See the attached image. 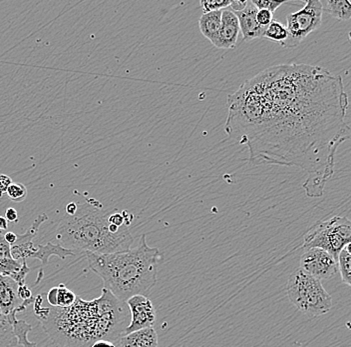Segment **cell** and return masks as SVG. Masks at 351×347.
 <instances>
[{
  "instance_id": "6da1fadb",
  "label": "cell",
  "mask_w": 351,
  "mask_h": 347,
  "mask_svg": "<svg viewBox=\"0 0 351 347\" xmlns=\"http://www.w3.org/2000/svg\"><path fill=\"white\" fill-rule=\"evenodd\" d=\"M348 107L339 76L315 65H274L229 96L225 131L247 147L252 166L306 171V195L319 197L337 148L350 139Z\"/></svg>"
},
{
  "instance_id": "7a4b0ae2",
  "label": "cell",
  "mask_w": 351,
  "mask_h": 347,
  "mask_svg": "<svg viewBox=\"0 0 351 347\" xmlns=\"http://www.w3.org/2000/svg\"><path fill=\"white\" fill-rule=\"evenodd\" d=\"M43 296L34 298V313L44 331L60 347H90L99 340L115 342L128 326L130 311L107 289L94 300L77 295L66 309L44 307Z\"/></svg>"
},
{
  "instance_id": "3957f363",
  "label": "cell",
  "mask_w": 351,
  "mask_h": 347,
  "mask_svg": "<svg viewBox=\"0 0 351 347\" xmlns=\"http://www.w3.org/2000/svg\"><path fill=\"white\" fill-rule=\"evenodd\" d=\"M90 269L103 280L104 287L121 302L135 295L148 296L157 282L161 252L149 247L142 234L138 245L127 251L83 254Z\"/></svg>"
},
{
  "instance_id": "277c9868",
  "label": "cell",
  "mask_w": 351,
  "mask_h": 347,
  "mask_svg": "<svg viewBox=\"0 0 351 347\" xmlns=\"http://www.w3.org/2000/svg\"><path fill=\"white\" fill-rule=\"evenodd\" d=\"M109 210L96 199L77 203L75 214L61 219L56 230L58 245L72 250L76 256L86 252L109 254L127 251L134 243L129 227L112 232L108 223Z\"/></svg>"
},
{
  "instance_id": "5b68a950",
  "label": "cell",
  "mask_w": 351,
  "mask_h": 347,
  "mask_svg": "<svg viewBox=\"0 0 351 347\" xmlns=\"http://www.w3.org/2000/svg\"><path fill=\"white\" fill-rule=\"evenodd\" d=\"M287 293L293 305L309 316L324 315L332 309V298L322 281L298 269L289 276Z\"/></svg>"
},
{
  "instance_id": "8992f818",
  "label": "cell",
  "mask_w": 351,
  "mask_h": 347,
  "mask_svg": "<svg viewBox=\"0 0 351 347\" xmlns=\"http://www.w3.org/2000/svg\"><path fill=\"white\" fill-rule=\"evenodd\" d=\"M350 243V219L337 215L315 223L304 236L302 247L319 248L337 259L340 250Z\"/></svg>"
},
{
  "instance_id": "52a82bcc",
  "label": "cell",
  "mask_w": 351,
  "mask_h": 347,
  "mask_svg": "<svg viewBox=\"0 0 351 347\" xmlns=\"http://www.w3.org/2000/svg\"><path fill=\"white\" fill-rule=\"evenodd\" d=\"M322 5L319 0H306V5L298 12L287 16V27L289 37L282 47L293 48L322 26Z\"/></svg>"
},
{
  "instance_id": "ba28073f",
  "label": "cell",
  "mask_w": 351,
  "mask_h": 347,
  "mask_svg": "<svg viewBox=\"0 0 351 347\" xmlns=\"http://www.w3.org/2000/svg\"><path fill=\"white\" fill-rule=\"evenodd\" d=\"M300 269L317 280H331L339 273L337 259L319 248L306 249L300 258Z\"/></svg>"
},
{
  "instance_id": "9c48e42d",
  "label": "cell",
  "mask_w": 351,
  "mask_h": 347,
  "mask_svg": "<svg viewBox=\"0 0 351 347\" xmlns=\"http://www.w3.org/2000/svg\"><path fill=\"white\" fill-rule=\"evenodd\" d=\"M130 311V322L125 329L124 335L153 327L156 322V309L148 296H132L126 302Z\"/></svg>"
},
{
  "instance_id": "30bf717a",
  "label": "cell",
  "mask_w": 351,
  "mask_h": 347,
  "mask_svg": "<svg viewBox=\"0 0 351 347\" xmlns=\"http://www.w3.org/2000/svg\"><path fill=\"white\" fill-rule=\"evenodd\" d=\"M19 283L10 276H0V313L8 316L13 311L17 313L25 311L34 302V298L22 302L19 296Z\"/></svg>"
},
{
  "instance_id": "8fae6325",
  "label": "cell",
  "mask_w": 351,
  "mask_h": 347,
  "mask_svg": "<svg viewBox=\"0 0 351 347\" xmlns=\"http://www.w3.org/2000/svg\"><path fill=\"white\" fill-rule=\"evenodd\" d=\"M239 34H240V25H239L236 14L228 8L223 10L221 27H219L218 36L213 45L217 48L232 49L238 43Z\"/></svg>"
},
{
  "instance_id": "7c38bea8",
  "label": "cell",
  "mask_w": 351,
  "mask_h": 347,
  "mask_svg": "<svg viewBox=\"0 0 351 347\" xmlns=\"http://www.w3.org/2000/svg\"><path fill=\"white\" fill-rule=\"evenodd\" d=\"M46 221H48L47 215L44 214V213L39 215L24 234L17 236L16 243L10 247L11 256L14 260L22 262V261L28 258L30 251L34 247L33 239L37 236L39 228Z\"/></svg>"
},
{
  "instance_id": "4fadbf2b",
  "label": "cell",
  "mask_w": 351,
  "mask_h": 347,
  "mask_svg": "<svg viewBox=\"0 0 351 347\" xmlns=\"http://www.w3.org/2000/svg\"><path fill=\"white\" fill-rule=\"evenodd\" d=\"M234 13L238 19L240 32L243 34V41H251L252 39L263 37L267 28L258 25L256 21L258 8L252 3V1H247V6L241 12Z\"/></svg>"
},
{
  "instance_id": "5bb4252c",
  "label": "cell",
  "mask_w": 351,
  "mask_h": 347,
  "mask_svg": "<svg viewBox=\"0 0 351 347\" xmlns=\"http://www.w3.org/2000/svg\"><path fill=\"white\" fill-rule=\"evenodd\" d=\"M115 344L119 347H158V335L153 327L121 336Z\"/></svg>"
},
{
  "instance_id": "9a60e30c",
  "label": "cell",
  "mask_w": 351,
  "mask_h": 347,
  "mask_svg": "<svg viewBox=\"0 0 351 347\" xmlns=\"http://www.w3.org/2000/svg\"><path fill=\"white\" fill-rule=\"evenodd\" d=\"M53 256L65 259L67 256H76V254L72 250L61 247L58 243H48L46 245H34L28 258L38 259L43 265H47L49 258Z\"/></svg>"
},
{
  "instance_id": "2e32d148",
  "label": "cell",
  "mask_w": 351,
  "mask_h": 347,
  "mask_svg": "<svg viewBox=\"0 0 351 347\" xmlns=\"http://www.w3.org/2000/svg\"><path fill=\"white\" fill-rule=\"evenodd\" d=\"M221 12L223 10L204 13L199 19V32L212 43V45L216 41L221 27Z\"/></svg>"
},
{
  "instance_id": "e0dca14e",
  "label": "cell",
  "mask_w": 351,
  "mask_h": 347,
  "mask_svg": "<svg viewBox=\"0 0 351 347\" xmlns=\"http://www.w3.org/2000/svg\"><path fill=\"white\" fill-rule=\"evenodd\" d=\"M76 298V294L63 284L52 287L46 296V300L51 307H60V309L71 306L75 302Z\"/></svg>"
},
{
  "instance_id": "ac0fdd59",
  "label": "cell",
  "mask_w": 351,
  "mask_h": 347,
  "mask_svg": "<svg viewBox=\"0 0 351 347\" xmlns=\"http://www.w3.org/2000/svg\"><path fill=\"white\" fill-rule=\"evenodd\" d=\"M16 311H13L12 313L8 316H5L10 320L11 326H12L13 333L17 340V346L22 347H37L35 342H30L28 339V333L32 331V326L28 324L25 320H19L17 318Z\"/></svg>"
},
{
  "instance_id": "d6986e66",
  "label": "cell",
  "mask_w": 351,
  "mask_h": 347,
  "mask_svg": "<svg viewBox=\"0 0 351 347\" xmlns=\"http://www.w3.org/2000/svg\"><path fill=\"white\" fill-rule=\"evenodd\" d=\"M322 12L328 13L339 21H346L351 19V3L348 0H326L320 1Z\"/></svg>"
},
{
  "instance_id": "ffe728a7",
  "label": "cell",
  "mask_w": 351,
  "mask_h": 347,
  "mask_svg": "<svg viewBox=\"0 0 351 347\" xmlns=\"http://www.w3.org/2000/svg\"><path fill=\"white\" fill-rule=\"evenodd\" d=\"M350 245H346L340 250L339 256H337V265H339V272L341 276L342 282L350 287V273H351V254Z\"/></svg>"
},
{
  "instance_id": "44dd1931",
  "label": "cell",
  "mask_w": 351,
  "mask_h": 347,
  "mask_svg": "<svg viewBox=\"0 0 351 347\" xmlns=\"http://www.w3.org/2000/svg\"><path fill=\"white\" fill-rule=\"evenodd\" d=\"M263 37L273 43H278V45H282L289 37V32H287V27L278 21H273L271 24L267 26L265 30Z\"/></svg>"
},
{
  "instance_id": "7402d4cb",
  "label": "cell",
  "mask_w": 351,
  "mask_h": 347,
  "mask_svg": "<svg viewBox=\"0 0 351 347\" xmlns=\"http://www.w3.org/2000/svg\"><path fill=\"white\" fill-rule=\"evenodd\" d=\"M17 340L12 326L5 316L0 317V347H16Z\"/></svg>"
},
{
  "instance_id": "603a6c76",
  "label": "cell",
  "mask_w": 351,
  "mask_h": 347,
  "mask_svg": "<svg viewBox=\"0 0 351 347\" xmlns=\"http://www.w3.org/2000/svg\"><path fill=\"white\" fill-rule=\"evenodd\" d=\"M6 194L8 195L11 201L21 202L27 197V188L23 184L19 183V182H12L10 188H8Z\"/></svg>"
},
{
  "instance_id": "cb8c5ba5",
  "label": "cell",
  "mask_w": 351,
  "mask_h": 347,
  "mask_svg": "<svg viewBox=\"0 0 351 347\" xmlns=\"http://www.w3.org/2000/svg\"><path fill=\"white\" fill-rule=\"evenodd\" d=\"M230 5V0H203L201 1L204 13L225 10L229 8Z\"/></svg>"
},
{
  "instance_id": "d4e9b609",
  "label": "cell",
  "mask_w": 351,
  "mask_h": 347,
  "mask_svg": "<svg viewBox=\"0 0 351 347\" xmlns=\"http://www.w3.org/2000/svg\"><path fill=\"white\" fill-rule=\"evenodd\" d=\"M22 262L21 261L12 260L1 261L0 260V276H12L21 269Z\"/></svg>"
},
{
  "instance_id": "484cf974",
  "label": "cell",
  "mask_w": 351,
  "mask_h": 347,
  "mask_svg": "<svg viewBox=\"0 0 351 347\" xmlns=\"http://www.w3.org/2000/svg\"><path fill=\"white\" fill-rule=\"evenodd\" d=\"M252 3L258 8V10H269L274 13L280 6L285 3V1H274V0H252Z\"/></svg>"
},
{
  "instance_id": "4316f807",
  "label": "cell",
  "mask_w": 351,
  "mask_h": 347,
  "mask_svg": "<svg viewBox=\"0 0 351 347\" xmlns=\"http://www.w3.org/2000/svg\"><path fill=\"white\" fill-rule=\"evenodd\" d=\"M274 21V13L269 12V10H261L256 13V21L258 25L263 28H267Z\"/></svg>"
},
{
  "instance_id": "83f0119b",
  "label": "cell",
  "mask_w": 351,
  "mask_h": 347,
  "mask_svg": "<svg viewBox=\"0 0 351 347\" xmlns=\"http://www.w3.org/2000/svg\"><path fill=\"white\" fill-rule=\"evenodd\" d=\"M10 245L6 243L4 238V234H0V260L1 261H10L12 260L11 256Z\"/></svg>"
},
{
  "instance_id": "f1b7e54d",
  "label": "cell",
  "mask_w": 351,
  "mask_h": 347,
  "mask_svg": "<svg viewBox=\"0 0 351 347\" xmlns=\"http://www.w3.org/2000/svg\"><path fill=\"white\" fill-rule=\"evenodd\" d=\"M29 271L30 269L27 265V262H26V260H23L22 261L21 269L14 276H11V278L16 281L19 287H21V285L25 284V278L28 273H29Z\"/></svg>"
},
{
  "instance_id": "f546056e",
  "label": "cell",
  "mask_w": 351,
  "mask_h": 347,
  "mask_svg": "<svg viewBox=\"0 0 351 347\" xmlns=\"http://www.w3.org/2000/svg\"><path fill=\"white\" fill-rule=\"evenodd\" d=\"M12 182V179H11L8 175H0V197L6 194L8 188H10V186Z\"/></svg>"
},
{
  "instance_id": "4dcf8cb0",
  "label": "cell",
  "mask_w": 351,
  "mask_h": 347,
  "mask_svg": "<svg viewBox=\"0 0 351 347\" xmlns=\"http://www.w3.org/2000/svg\"><path fill=\"white\" fill-rule=\"evenodd\" d=\"M19 296L22 302H25V300H29L34 298V296H32V289H30L26 284L21 285V287H19Z\"/></svg>"
},
{
  "instance_id": "1f68e13d",
  "label": "cell",
  "mask_w": 351,
  "mask_h": 347,
  "mask_svg": "<svg viewBox=\"0 0 351 347\" xmlns=\"http://www.w3.org/2000/svg\"><path fill=\"white\" fill-rule=\"evenodd\" d=\"M247 0H234V1H230V8H232V10H230L232 12H241V10H243V8L247 6Z\"/></svg>"
},
{
  "instance_id": "d6a6232c",
  "label": "cell",
  "mask_w": 351,
  "mask_h": 347,
  "mask_svg": "<svg viewBox=\"0 0 351 347\" xmlns=\"http://www.w3.org/2000/svg\"><path fill=\"white\" fill-rule=\"evenodd\" d=\"M4 219L10 223H17L19 221V213L14 208H8L6 210L5 214H4Z\"/></svg>"
},
{
  "instance_id": "836d02e7",
  "label": "cell",
  "mask_w": 351,
  "mask_h": 347,
  "mask_svg": "<svg viewBox=\"0 0 351 347\" xmlns=\"http://www.w3.org/2000/svg\"><path fill=\"white\" fill-rule=\"evenodd\" d=\"M90 347H119L115 342H109V340H99V342H95L93 346Z\"/></svg>"
},
{
  "instance_id": "e575fe53",
  "label": "cell",
  "mask_w": 351,
  "mask_h": 347,
  "mask_svg": "<svg viewBox=\"0 0 351 347\" xmlns=\"http://www.w3.org/2000/svg\"><path fill=\"white\" fill-rule=\"evenodd\" d=\"M4 238H5L6 243H8L10 247H12V245L16 243L17 236L14 232H6V234H4Z\"/></svg>"
},
{
  "instance_id": "d590c367",
  "label": "cell",
  "mask_w": 351,
  "mask_h": 347,
  "mask_svg": "<svg viewBox=\"0 0 351 347\" xmlns=\"http://www.w3.org/2000/svg\"><path fill=\"white\" fill-rule=\"evenodd\" d=\"M65 212L66 214L69 215V216L75 214L77 212L76 202H70V203H68L67 205H66Z\"/></svg>"
},
{
  "instance_id": "8d00e7d4",
  "label": "cell",
  "mask_w": 351,
  "mask_h": 347,
  "mask_svg": "<svg viewBox=\"0 0 351 347\" xmlns=\"http://www.w3.org/2000/svg\"><path fill=\"white\" fill-rule=\"evenodd\" d=\"M8 221L4 219V216H0V234L8 230Z\"/></svg>"
},
{
  "instance_id": "74e56055",
  "label": "cell",
  "mask_w": 351,
  "mask_h": 347,
  "mask_svg": "<svg viewBox=\"0 0 351 347\" xmlns=\"http://www.w3.org/2000/svg\"><path fill=\"white\" fill-rule=\"evenodd\" d=\"M1 316H3V315H2L1 313H0V317H1Z\"/></svg>"
}]
</instances>
